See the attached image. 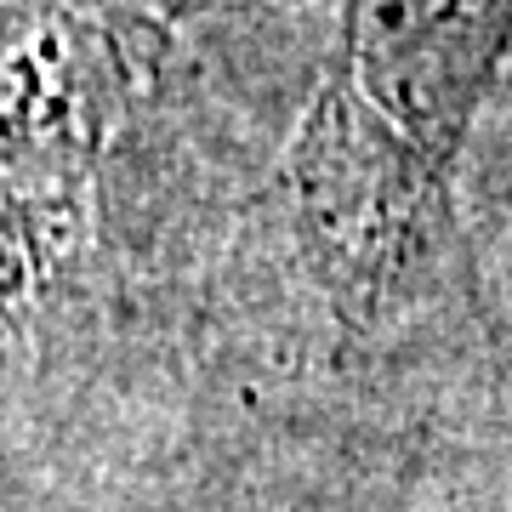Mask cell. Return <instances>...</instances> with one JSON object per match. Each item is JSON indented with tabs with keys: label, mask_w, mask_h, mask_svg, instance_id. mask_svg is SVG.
I'll return each mask as SVG.
<instances>
[{
	"label": "cell",
	"mask_w": 512,
	"mask_h": 512,
	"mask_svg": "<svg viewBox=\"0 0 512 512\" xmlns=\"http://www.w3.org/2000/svg\"><path fill=\"white\" fill-rule=\"evenodd\" d=\"M296 256L342 319H376L410 274L467 268L450 171L433 165L330 57L285 154Z\"/></svg>",
	"instance_id": "cell-1"
},
{
	"label": "cell",
	"mask_w": 512,
	"mask_h": 512,
	"mask_svg": "<svg viewBox=\"0 0 512 512\" xmlns=\"http://www.w3.org/2000/svg\"><path fill=\"white\" fill-rule=\"evenodd\" d=\"M507 52L512 0H342L336 23V63L444 171Z\"/></svg>",
	"instance_id": "cell-2"
},
{
	"label": "cell",
	"mask_w": 512,
	"mask_h": 512,
	"mask_svg": "<svg viewBox=\"0 0 512 512\" xmlns=\"http://www.w3.org/2000/svg\"><path fill=\"white\" fill-rule=\"evenodd\" d=\"M114 46L86 18L52 12L12 35V131H6V200L23 228V256L52 268L80 222V183L103 137V80Z\"/></svg>",
	"instance_id": "cell-3"
},
{
	"label": "cell",
	"mask_w": 512,
	"mask_h": 512,
	"mask_svg": "<svg viewBox=\"0 0 512 512\" xmlns=\"http://www.w3.org/2000/svg\"><path fill=\"white\" fill-rule=\"evenodd\" d=\"M103 6H109V18H126L137 29H165L188 0H103Z\"/></svg>",
	"instance_id": "cell-4"
}]
</instances>
